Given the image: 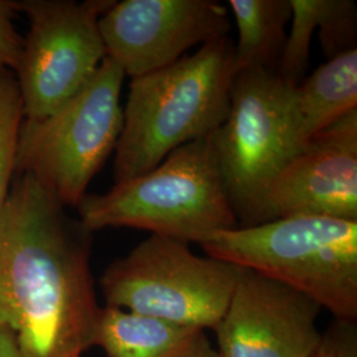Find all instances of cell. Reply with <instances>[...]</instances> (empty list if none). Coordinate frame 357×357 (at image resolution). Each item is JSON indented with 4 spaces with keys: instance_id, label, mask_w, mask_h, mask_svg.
<instances>
[{
    "instance_id": "19",
    "label": "cell",
    "mask_w": 357,
    "mask_h": 357,
    "mask_svg": "<svg viewBox=\"0 0 357 357\" xmlns=\"http://www.w3.org/2000/svg\"><path fill=\"white\" fill-rule=\"evenodd\" d=\"M335 357H357L356 323L337 321L328 330Z\"/></svg>"
},
{
    "instance_id": "13",
    "label": "cell",
    "mask_w": 357,
    "mask_h": 357,
    "mask_svg": "<svg viewBox=\"0 0 357 357\" xmlns=\"http://www.w3.org/2000/svg\"><path fill=\"white\" fill-rule=\"evenodd\" d=\"M357 112V48L317 68L291 89L295 138L301 150L326 128Z\"/></svg>"
},
{
    "instance_id": "11",
    "label": "cell",
    "mask_w": 357,
    "mask_h": 357,
    "mask_svg": "<svg viewBox=\"0 0 357 357\" xmlns=\"http://www.w3.org/2000/svg\"><path fill=\"white\" fill-rule=\"evenodd\" d=\"M294 216L357 221V112L312 138L271 181L261 224Z\"/></svg>"
},
{
    "instance_id": "4",
    "label": "cell",
    "mask_w": 357,
    "mask_h": 357,
    "mask_svg": "<svg viewBox=\"0 0 357 357\" xmlns=\"http://www.w3.org/2000/svg\"><path fill=\"white\" fill-rule=\"evenodd\" d=\"M76 208L91 233L134 228L190 245L238 227L211 135L178 147L149 172L115 183L106 193H86Z\"/></svg>"
},
{
    "instance_id": "9",
    "label": "cell",
    "mask_w": 357,
    "mask_h": 357,
    "mask_svg": "<svg viewBox=\"0 0 357 357\" xmlns=\"http://www.w3.org/2000/svg\"><path fill=\"white\" fill-rule=\"evenodd\" d=\"M106 56L137 78L175 64L192 47L228 38L229 10L216 0L114 1L98 22Z\"/></svg>"
},
{
    "instance_id": "1",
    "label": "cell",
    "mask_w": 357,
    "mask_h": 357,
    "mask_svg": "<svg viewBox=\"0 0 357 357\" xmlns=\"http://www.w3.org/2000/svg\"><path fill=\"white\" fill-rule=\"evenodd\" d=\"M91 231L28 175L13 178L0 213V331L22 357L82 355L101 306L90 268Z\"/></svg>"
},
{
    "instance_id": "3",
    "label": "cell",
    "mask_w": 357,
    "mask_h": 357,
    "mask_svg": "<svg viewBox=\"0 0 357 357\" xmlns=\"http://www.w3.org/2000/svg\"><path fill=\"white\" fill-rule=\"evenodd\" d=\"M205 255L303 294L335 319L357 320V221L294 216L236 227L200 243Z\"/></svg>"
},
{
    "instance_id": "15",
    "label": "cell",
    "mask_w": 357,
    "mask_h": 357,
    "mask_svg": "<svg viewBox=\"0 0 357 357\" xmlns=\"http://www.w3.org/2000/svg\"><path fill=\"white\" fill-rule=\"evenodd\" d=\"M291 29L286 38L277 75L291 88L303 81L310 61L311 38L318 28L324 0H290Z\"/></svg>"
},
{
    "instance_id": "10",
    "label": "cell",
    "mask_w": 357,
    "mask_h": 357,
    "mask_svg": "<svg viewBox=\"0 0 357 357\" xmlns=\"http://www.w3.org/2000/svg\"><path fill=\"white\" fill-rule=\"evenodd\" d=\"M320 308L303 294L243 268L213 331L218 357H312L324 333Z\"/></svg>"
},
{
    "instance_id": "21",
    "label": "cell",
    "mask_w": 357,
    "mask_h": 357,
    "mask_svg": "<svg viewBox=\"0 0 357 357\" xmlns=\"http://www.w3.org/2000/svg\"><path fill=\"white\" fill-rule=\"evenodd\" d=\"M312 357H335V351H333V344H332L331 336L328 332L324 333V340L323 344L320 347L319 351Z\"/></svg>"
},
{
    "instance_id": "2",
    "label": "cell",
    "mask_w": 357,
    "mask_h": 357,
    "mask_svg": "<svg viewBox=\"0 0 357 357\" xmlns=\"http://www.w3.org/2000/svg\"><path fill=\"white\" fill-rule=\"evenodd\" d=\"M236 75L234 43L222 38L131 78L115 147V183L141 176L178 147L215 132L229 112Z\"/></svg>"
},
{
    "instance_id": "22",
    "label": "cell",
    "mask_w": 357,
    "mask_h": 357,
    "mask_svg": "<svg viewBox=\"0 0 357 357\" xmlns=\"http://www.w3.org/2000/svg\"><path fill=\"white\" fill-rule=\"evenodd\" d=\"M68 357H81V355H72V356H68Z\"/></svg>"
},
{
    "instance_id": "6",
    "label": "cell",
    "mask_w": 357,
    "mask_h": 357,
    "mask_svg": "<svg viewBox=\"0 0 357 357\" xmlns=\"http://www.w3.org/2000/svg\"><path fill=\"white\" fill-rule=\"evenodd\" d=\"M241 271L195 255L190 243L151 234L105 268L100 286L105 306L213 331Z\"/></svg>"
},
{
    "instance_id": "12",
    "label": "cell",
    "mask_w": 357,
    "mask_h": 357,
    "mask_svg": "<svg viewBox=\"0 0 357 357\" xmlns=\"http://www.w3.org/2000/svg\"><path fill=\"white\" fill-rule=\"evenodd\" d=\"M93 347L105 357H218L203 328L110 306L100 310Z\"/></svg>"
},
{
    "instance_id": "16",
    "label": "cell",
    "mask_w": 357,
    "mask_h": 357,
    "mask_svg": "<svg viewBox=\"0 0 357 357\" xmlns=\"http://www.w3.org/2000/svg\"><path fill=\"white\" fill-rule=\"evenodd\" d=\"M23 121V101L16 77L3 70L0 72V213L15 178L17 137Z\"/></svg>"
},
{
    "instance_id": "17",
    "label": "cell",
    "mask_w": 357,
    "mask_h": 357,
    "mask_svg": "<svg viewBox=\"0 0 357 357\" xmlns=\"http://www.w3.org/2000/svg\"><path fill=\"white\" fill-rule=\"evenodd\" d=\"M319 41L327 60L356 50L357 8L354 0H324L320 16Z\"/></svg>"
},
{
    "instance_id": "7",
    "label": "cell",
    "mask_w": 357,
    "mask_h": 357,
    "mask_svg": "<svg viewBox=\"0 0 357 357\" xmlns=\"http://www.w3.org/2000/svg\"><path fill=\"white\" fill-rule=\"evenodd\" d=\"M291 89L275 72H237L228 115L211 134L238 227L261 224L271 181L301 151L295 138Z\"/></svg>"
},
{
    "instance_id": "14",
    "label": "cell",
    "mask_w": 357,
    "mask_h": 357,
    "mask_svg": "<svg viewBox=\"0 0 357 357\" xmlns=\"http://www.w3.org/2000/svg\"><path fill=\"white\" fill-rule=\"evenodd\" d=\"M238 40L234 44L236 70L275 72L286 45V26L291 20L290 0H229Z\"/></svg>"
},
{
    "instance_id": "8",
    "label": "cell",
    "mask_w": 357,
    "mask_h": 357,
    "mask_svg": "<svg viewBox=\"0 0 357 357\" xmlns=\"http://www.w3.org/2000/svg\"><path fill=\"white\" fill-rule=\"evenodd\" d=\"M114 0H24V38L16 81L24 119L40 121L70 100L107 57L98 22Z\"/></svg>"
},
{
    "instance_id": "5",
    "label": "cell",
    "mask_w": 357,
    "mask_h": 357,
    "mask_svg": "<svg viewBox=\"0 0 357 357\" xmlns=\"http://www.w3.org/2000/svg\"><path fill=\"white\" fill-rule=\"evenodd\" d=\"M123 78V70L106 57L89 82L51 115L24 119L15 176L28 175L60 204L77 206L121 137Z\"/></svg>"
},
{
    "instance_id": "20",
    "label": "cell",
    "mask_w": 357,
    "mask_h": 357,
    "mask_svg": "<svg viewBox=\"0 0 357 357\" xmlns=\"http://www.w3.org/2000/svg\"><path fill=\"white\" fill-rule=\"evenodd\" d=\"M0 357H22L16 335L10 330L0 331Z\"/></svg>"
},
{
    "instance_id": "18",
    "label": "cell",
    "mask_w": 357,
    "mask_h": 357,
    "mask_svg": "<svg viewBox=\"0 0 357 357\" xmlns=\"http://www.w3.org/2000/svg\"><path fill=\"white\" fill-rule=\"evenodd\" d=\"M16 13V1L0 0V72H16L22 59L24 38L13 26Z\"/></svg>"
}]
</instances>
